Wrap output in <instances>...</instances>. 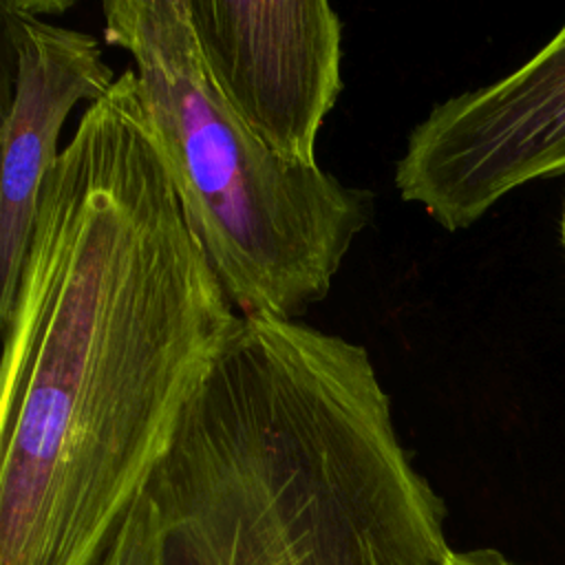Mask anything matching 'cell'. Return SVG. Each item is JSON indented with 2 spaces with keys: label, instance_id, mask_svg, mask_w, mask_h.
<instances>
[{
  "label": "cell",
  "instance_id": "1",
  "mask_svg": "<svg viewBox=\"0 0 565 565\" xmlns=\"http://www.w3.org/2000/svg\"><path fill=\"white\" fill-rule=\"evenodd\" d=\"M238 322L128 68L51 168L2 320L0 565H90Z\"/></svg>",
  "mask_w": 565,
  "mask_h": 565
},
{
  "label": "cell",
  "instance_id": "2",
  "mask_svg": "<svg viewBox=\"0 0 565 565\" xmlns=\"http://www.w3.org/2000/svg\"><path fill=\"white\" fill-rule=\"evenodd\" d=\"M366 347L241 316L90 565H446Z\"/></svg>",
  "mask_w": 565,
  "mask_h": 565
},
{
  "label": "cell",
  "instance_id": "3",
  "mask_svg": "<svg viewBox=\"0 0 565 565\" xmlns=\"http://www.w3.org/2000/svg\"><path fill=\"white\" fill-rule=\"evenodd\" d=\"M106 42L132 60L152 139L238 316L298 320L331 291L373 218V192L258 139L207 77L185 0H106Z\"/></svg>",
  "mask_w": 565,
  "mask_h": 565
},
{
  "label": "cell",
  "instance_id": "4",
  "mask_svg": "<svg viewBox=\"0 0 565 565\" xmlns=\"http://www.w3.org/2000/svg\"><path fill=\"white\" fill-rule=\"evenodd\" d=\"M565 174V24L505 77L457 93L408 132L395 188L448 232L512 190Z\"/></svg>",
  "mask_w": 565,
  "mask_h": 565
},
{
  "label": "cell",
  "instance_id": "5",
  "mask_svg": "<svg viewBox=\"0 0 565 565\" xmlns=\"http://www.w3.org/2000/svg\"><path fill=\"white\" fill-rule=\"evenodd\" d=\"M201 64L234 115L271 150L318 163L342 93V20L327 0H185Z\"/></svg>",
  "mask_w": 565,
  "mask_h": 565
},
{
  "label": "cell",
  "instance_id": "6",
  "mask_svg": "<svg viewBox=\"0 0 565 565\" xmlns=\"http://www.w3.org/2000/svg\"><path fill=\"white\" fill-rule=\"evenodd\" d=\"M2 174H0V322L22 278L44 181L62 150L71 110L99 102L117 77L99 42L31 13L24 0L0 2Z\"/></svg>",
  "mask_w": 565,
  "mask_h": 565
},
{
  "label": "cell",
  "instance_id": "7",
  "mask_svg": "<svg viewBox=\"0 0 565 565\" xmlns=\"http://www.w3.org/2000/svg\"><path fill=\"white\" fill-rule=\"evenodd\" d=\"M446 565H516L508 561L497 550H470V552H450Z\"/></svg>",
  "mask_w": 565,
  "mask_h": 565
},
{
  "label": "cell",
  "instance_id": "8",
  "mask_svg": "<svg viewBox=\"0 0 565 565\" xmlns=\"http://www.w3.org/2000/svg\"><path fill=\"white\" fill-rule=\"evenodd\" d=\"M561 243H563V252H565V199H563V212H561Z\"/></svg>",
  "mask_w": 565,
  "mask_h": 565
}]
</instances>
